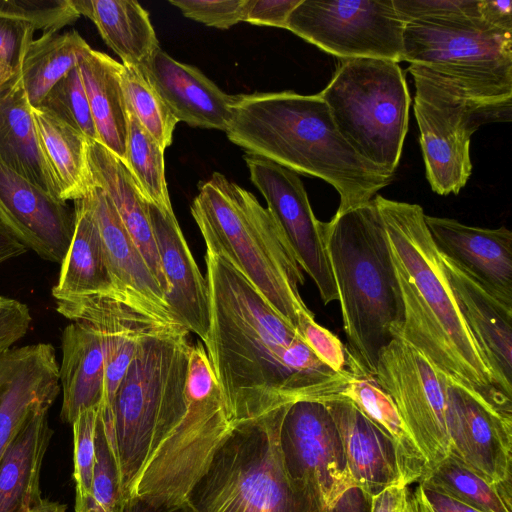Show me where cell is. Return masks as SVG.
<instances>
[{
    "mask_svg": "<svg viewBox=\"0 0 512 512\" xmlns=\"http://www.w3.org/2000/svg\"><path fill=\"white\" fill-rule=\"evenodd\" d=\"M205 349L235 421L302 400L333 398L346 380L322 363L248 278L206 248Z\"/></svg>",
    "mask_w": 512,
    "mask_h": 512,
    "instance_id": "6da1fadb",
    "label": "cell"
},
{
    "mask_svg": "<svg viewBox=\"0 0 512 512\" xmlns=\"http://www.w3.org/2000/svg\"><path fill=\"white\" fill-rule=\"evenodd\" d=\"M398 281L404 322L397 336L438 371L478 394L512 420V398L495 379L468 329L422 207L376 195Z\"/></svg>",
    "mask_w": 512,
    "mask_h": 512,
    "instance_id": "7a4b0ae2",
    "label": "cell"
},
{
    "mask_svg": "<svg viewBox=\"0 0 512 512\" xmlns=\"http://www.w3.org/2000/svg\"><path fill=\"white\" fill-rule=\"evenodd\" d=\"M225 132L247 154L332 185L340 196L337 212L371 201L393 181L394 174L362 158L342 137L319 93L235 95Z\"/></svg>",
    "mask_w": 512,
    "mask_h": 512,
    "instance_id": "3957f363",
    "label": "cell"
},
{
    "mask_svg": "<svg viewBox=\"0 0 512 512\" xmlns=\"http://www.w3.org/2000/svg\"><path fill=\"white\" fill-rule=\"evenodd\" d=\"M322 236L340 302L348 350L374 375L379 354L404 322L386 230L371 201L322 222Z\"/></svg>",
    "mask_w": 512,
    "mask_h": 512,
    "instance_id": "277c9868",
    "label": "cell"
},
{
    "mask_svg": "<svg viewBox=\"0 0 512 512\" xmlns=\"http://www.w3.org/2000/svg\"><path fill=\"white\" fill-rule=\"evenodd\" d=\"M189 333L182 326L144 333L110 410L101 405L125 496L186 412Z\"/></svg>",
    "mask_w": 512,
    "mask_h": 512,
    "instance_id": "5b68a950",
    "label": "cell"
},
{
    "mask_svg": "<svg viewBox=\"0 0 512 512\" xmlns=\"http://www.w3.org/2000/svg\"><path fill=\"white\" fill-rule=\"evenodd\" d=\"M198 189L191 214L206 248L226 256L296 329L299 316L311 312L299 290L305 278L270 212L219 172Z\"/></svg>",
    "mask_w": 512,
    "mask_h": 512,
    "instance_id": "8992f818",
    "label": "cell"
},
{
    "mask_svg": "<svg viewBox=\"0 0 512 512\" xmlns=\"http://www.w3.org/2000/svg\"><path fill=\"white\" fill-rule=\"evenodd\" d=\"M288 406L234 422L187 494L196 512H328L285 470L279 429Z\"/></svg>",
    "mask_w": 512,
    "mask_h": 512,
    "instance_id": "52a82bcc",
    "label": "cell"
},
{
    "mask_svg": "<svg viewBox=\"0 0 512 512\" xmlns=\"http://www.w3.org/2000/svg\"><path fill=\"white\" fill-rule=\"evenodd\" d=\"M402 61L462 98L512 104V33L481 18L405 23Z\"/></svg>",
    "mask_w": 512,
    "mask_h": 512,
    "instance_id": "ba28073f",
    "label": "cell"
},
{
    "mask_svg": "<svg viewBox=\"0 0 512 512\" xmlns=\"http://www.w3.org/2000/svg\"><path fill=\"white\" fill-rule=\"evenodd\" d=\"M319 95L348 144L371 164L394 174L408 131L411 102L399 63L340 59Z\"/></svg>",
    "mask_w": 512,
    "mask_h": 512,
    "instance_id": "9c48e42d",
    "label": "cell"
},
{
    "mask_svg": "<svg viewBox=\"0 0 512 512\" xmlns=\"http://www.w3.org/2000/svg\"><path fill=\"white\" fill-rule=\"evenodd\" d=\"M186 401L179 424L153 452L126 496L154 504L185 502L235 422L202 342L190 351Z\"/></svg>",
    "mask_w": 512,
    "mask_h": 512,
    "instance_id": "30bf717a",
    "label": "cell"
},
{
    "mask_svg": "<svg viewBox=\"0 0 512 512\" xmlns=\"http://www.w3.org/2000/svg\"><path fill=\"white\" fill-rule=\"evenodd\" d=\"M414 114L426 178L439 195L458 194L472 172L470 140L481 125L510 122L512 104L464 99L416 72Z\"/></svg>",
    "mask_w": 512,
    "mask_h": 512,
    "instance_id": "8fae6325",
    "label": "cell"
},
{
    "mask_svg": "<svg viewBox=\"0 0 512 512\" xmlns=\"http://www.w3.org/2000/svg\"><path fill=\"white\" fill-rule=\"evenodd\" d=\"M404 26L392 0H301L286 29L340 59L400 63Z\"/></svg>",
    "mask_w": 512,
    "mask_h": 512,
    "instance_id": "7c38bea8",
    "label": "cell"
},
{
    "mask_svg": "<svg viewBox=\"0 0 512 512\" xmlns=\"http://www.w3.org/2000/svg\"><path fill=\"white\" fill-rule=\"evenodd\" d=\"M374 376L394 401L427 469L436 465L449 452L446 375L402 337L395 336L380 352Z\"/></svg>",
    "mask_w": 512,
    "mask_h": 512,
    "instance_id": "4fadbf2b",
    "label": "cell"
},
{
    "mask_svg": "<svg viewBox=\"0 0 512 512\" xmlns=\"http://www.w3.org/2000/svg\"><path fill=\"white\" fill-rule=\"evenodd\" d=\"M279 446L289 477L317 492L327 509L353 484L340 433L323 402L290 404L281 420Z\"/></svg>",
    "mask_w": 512,
    "mask_h": 512,
    "instance_id": "5bb4252c",
    "label": "cell"
},
{
    "mask_svg": "<svg viewBox=\"0 0 512 512\" xmlns=\"http://www.w3.org/2000/svg\"><path fill=\"white\" fill-rule=\"evenodd\" d=\"M250 179L261 192L267 210L283 232L295 258L313 280L324 304L338 293L322 236V221L314 215L298 174L271 160L245 154Z\"/></svg>",
    "mask_w": 512,
    "mask_h": 512,
    "instance_id": "9a60e30c",
    "label": "cell"
},
{
    "mask_svg": "<svg viewBox=\"0 0 512 512\" xmlns=\"http://www.w3.org/2000/svg\"><path fill=\"white\" fill-rule=\"evenodd\" d=\"M449 452L494 485L512 480V420L478 394L445 377Z\"/></svg>",
    "mask_w": 512,
    "mask_h": 512,
    "instance_id": "2e32d148",
    "label": "cell"
},
{
    "mask_svg": "<svg viewBox=\"0 0 512 512\" xmlns=\"http://www.w3.org/2000/svg\"><path fill=\"white\" fill-rule=\"evenodd\" d=\"M86 197L98 226L106 263L121 303L159 325L182 326L108 195L95 186Z\"/></svg>",
    "mask_w": 512,
    "mask_h": 512,
    "instance_id": "e0dca14e",
    "label": "cell"
},
{
    "mask_svg": "<svg viewBox=\"0 0 512 512\" xmlns=\"http://www.w3.org/2000/svg\"><path fill=\"white\" fill-rule=\"evenodd\" d=\"M0 222L44 260L61 264L74 233V212L0 162Z\"/></svg>",
    "mask_w": 512,
    "mask_h": 512,
    "instance_id": "ac0fdd59",
    "label": "cell"
},
{
    "mask_svg": "<svg viewBox=\"0 0 512 512\" xmlns=\"http://www.w3.org/2000/svg\"><path fill=\"white\" fill-rule=\"evenodd\" d=\"M54 347L37 343L0 353V460L29 417L60 393Z\"/></svg>",
    "mask_w": 512,
    "mask_h": 512,
    "instance_id": "d6986e66",
    "label": "cell"
},
{
    "mask_svg": "<svg viewBox=\"0 0 512 512\" xmlns=\"http://www.w3.org/2000/svg\"><path fill=\"white\" fill-rule=\"evenodd\" d=\"M440 254L470 275L500 302L512 307V232L480 228L455 219L424 216Z\"/></svg>",
    "mask_w": 512,
    "mask_h": 512,
    "instance_id": "ffe728a7",
    "label": "cell"
},
{
    "mask_svg": "<svg viewBox=\"0 0 512 512\" xmlns=\"http://www.w3.org/2000/svg\"><path fill=\"white\" fill-rule=\"evenodd\" d=\"M149 218L167 282L166 301L177 320L205 343L209 330V293L175 214L148 202Z\"/></svg>",
    "mask_w": 512,
    "mask_h": 512,
    "instance_id": "44dd1931",
    "label": "cell"
},
{
    "mask_svg": "<svg viewBox=\"0 0 512 512\" xmlns=\"http://www.w3.org/2000/svg\"><path fill=\"white\" fill-rule=\"evenodd\" d=\"M323 403L340 433L353 484L371 496L394 485L411 484L400 452L388 435L350 402L331 399Z\"/></svg>",
    "mask_w": 512,
    "mask_h": 512,
    "instance_id": "7402d4cb",
    "label": "cell"
},
{
    "mask_svg": "<svg viewBox=\"0 0 512 512\" xmlns=\"http://www.w3.org/2000/svg\"><path fill=\"white\" fill-rule=\"evenodd\" d=\"M442 259L468 329L497 386L512 398V307L496 299L451 260Z\"/></svg>",
    "mask_w": 512,
    "mask_h": 512,
    "instance_id": "603a6c76",
    "label": "cell"
},
{
    "mask_svg": "<svg viewBox=\"0 0 512 512\" xmlns=\"http://www.w3.org/2000/svg\"><path fill=\"white\" fill-rule=\"evenodd\" d=\"M56 310L71 321L92 325L102 335L105 352L103 408L110 410L117 389L136 353L140 338L159 325L121 302L97 296L56 299ZM176 327V326H175Z\"/></svg>",
    "mask_w": 512,
    "mask_h": 512,
    "instance_id": "cb8c5ba5",
    "label": "cell"
},
{
    "mask_svg": "<svg viewBox=\"0 0 512 512\" xmlns=\"http://www.w3.org/2000/svg\"><path fill=\"white\" fill-rule=\"evenodd\" d=\"M140 68L178 122L226 131L235 95L226 94L198 68L176 61L161 48Z\"/></svg>",
    "mask_w": 512,
    "mask_h": 512,
    "instance_id": "d4e9b609",
    "label": "cell"
},
{
    "mask_svg": "<svg viewBox=\"0 0 512 512\" xmlns=\"http://www.w3.org/2000/svg\"><path fill=\"white\" fill-rule=\"evenodd\" d=\"M89 164L95 186L112 201L122 223L166 297L167 282L154 238L148 201L125 163L99 142H89Z\"/></svg>",
    "mask_w": 512,
    "mask_h": 512,
    "instance_id": "484cf974",
    "label": "cell"
},
{
    "mask_svg": "<svg viewBox=\"0 0 512 512\" xmlns=\"http://www.w3.org/2000/svg\"><path fill=\"white\" fill-rule=\"evenodd\" d=\"M61 349L59 382L63 398L60 418L72 425L81 412L103 402L104 342L92 325L72 321L62 332Z\"/></svg>",
    "mask_w": 512,
    "mask_h": 512,
    "instance_id": "4316f807",
    "label": "cell"
},
{
    "mask_svg": "<svg viewBox=\"0 0 512 512\" xmlns=\"http://www.w3.org/2000/svg\"><path fill=\"white\" fill-rule=\"evenodd\" d=\"M49 409L29 417L0 460V512H30L44 500L41 470L54 433Z\"/></svg>",
    "mask_w": 512,
    "mask_h": 512,
    "instance_id": "83f0119b",
    "label": "cell"
},
{
    "mask_svg": "<svg viewBox=\"0 0 512 512\" xmlns=\"http://www.w3.org/2000/svg\"><path fill=\"white\" fill-rule=\"evenodd\" d=\"M0 162L61 200L58 186L38 143L32 107L22 84L21 73L0 88Z\"/></svg>",
    "mask_w": 512,
    "mask_h": 512,
    "instance_id": "f1b7e54d",
    "label": "cell"
},
{
    "mask_svg": "<svg viewBox=\"0 0 512 512\" xmlns=\"http://www.w3.org/2000/svg\"><path fill=\"white\" fill-rule=\"evenodd\" d=\"M74 202V233L62 261L54 299L105 297L117 300L115 288L103 252L100 233L87 197Z\"/></svg>",
    "mask_w": 512,
    "mask_h": 512,
    "instance_id": "f546056e",
    "label": "cell"
},
{
    "mask_svg": "<svg viewBox=\"0 0 512 512\" xmlns=\"http://www.w3.org/2000/svg\"><path fill=\"white\" fill-rule=\"evenodd\" d=\"M122 68V63L92 48L79 63L98 142L125 162L128 110Z\"/></svg>",
    "mask_w": 512,
    "mask_h": 512,
    "instance_id": "4dcf8cb0",
    "label": "cell"
},
{
    "mask_svg": "<svg viewBox=\"0 0 512 512\" xmlns=\"http://www.w3.org/2000/svg\"><path fill=\"white\" fill-rule=\"evenodd\" d=\"M42 154L59 189L60 199L85 198L95 187L89 164V140L52 113L32 108Z\"/></svg>",
    "mask_w": 512,
    "mask_h": 512,
    "instance_id": "1f68e13d",
    "label": "cell"
},
{
    "mask_svg": "<svg viewBox=\"0 0 512 512\" xmlns=\"http://www.w3.org/2000/svg\"><path fill=\"white\" fill-rule=\"evenodd\" d=\"M80 16L91 19L123 65L144 66L160 48L148 12L128 0H71Z\"/></svg>",
    "mask_w": 512,
    "mask_h": 512,
    "instance_id": "d6a6232c",
    "label": "cell"
},
{
    "mask_svg": "<svg viewBox=\"0 0 512 512\" xmlns=\"http://www.w3.org/2000/svg\"><path fill=\"white\" fill-rule=\"evenodd\" d=\"M335 399L353 404L396 444L410 482L419 481L427 469L426 460L413 440L394 401L366 370L352 373Z\"/></svg>",
    "mask_w": 512,
    "mask_h": 512,
    "instance_id": "836d02e7",
    "label": "cell"
},
{
    "mask_svg": "<svg viewBox=\"0 0 512 512\" xmlns=\"http://www.w3.org/2000/svg\"><path fill=\"white\" fill-rule=\"evenodd\" d=\"M90 49L76 30L47 32L33 39L21 67V80L31 107H39L49 90L78 66Z\"/></svg>",
    "mask_w": 512,
    "mask_h": 512,
    "instance_id": "e575fe53",
    "label": "cell"
},
{
    "mask_svg": "<svg viewBox=\"0 0 512 512\" xmlns=\"http://www.w3.org/2000/svg\"><path fill=\"white\" fill-rule=\"evenodd\" d=\"M418 482L431 486L481 512H512V484L494 485L448 453Z\"/></svg>",
    "mask_w": 512,
    "mask_h": 512,
    "instance_id": "d590c367",
    "label": "cell"
},
{
    "mask_svg": "<svg viewBox=\"0 0 512 512\" xmlns=\"http://www.w3.org/2000/svg\"><path fill=\"white\" fill-rule=\"evenodd\" d=\"M128 110V109H127ZM165 149L128 110L125 165L148 202L172 210L165 178Z\"/></svg>",
    "mask_w": 512,
    "mask_h": 512,
    "instance_id": "8d00e7d4",
    "label": "cell"
},
{
    "mask_svg": "<svg viewBox=\"0 0 512 512\" xmlns=\"http://www.w3.org/2000/svg\"><path fill=\"white\" fill-rule=\"evenodd\" d=\"M122 85L127 109L164 149L169 147L178 120L143 70L137 66L123 65Z\"/></svg>",
    "mask_w": 512,
    "mask_h": 512,
    "instance_id": "74e56055",
    "label": "cell"
},
{
    "mask_svg": "<svg viewBox=\"0 0 512 512\" xmlns=\"http://www.w3.org/2000/svg\"><path fill=\"white\" fill-rule=\"evenodd\" d=\"M124 501L118 461L99 406L91 491L84 506L77 512H123Z\"/></svg>",
    "mask_w": 512,
    "mask_h": 512,
    "instance_id": "f35d334b",
    "label": "cell"
},
{
    "mask_svg": "<svg viewBox=\"0 0 512 512\" xmlns=\"http://www.w3.org/2000/svg\"><path fill=\"white\" fill-rule=\"evenodd\" d=\"M37 108L52 113L82 133L89 141L98 142L79 65L70 70L49 90Z\"/></svg>",
    "mask_w": 512,
    "mask_h": 512,
    "instance_id": "ab89813d",
    "label": "cell"
},
{
    "mask_svg": "<svg viewBox=\"0 0 512 512\" xmlns=\"http://www.w3.org/2000/svg\"><path fill=\"white\" fill-rule=\"evenodd\" d=\"M99 406L84 410L72 424L75 512L82 509L91 491L95 467V435Z\"/></svg>",
    "mask_w": 512,
    "mask_h": 512,
    "instance_id": "60d3db41",
    "label": "cell"
},
{
    "mask_svg": "<svg viewBox=\"0 0 512 512\" xmlns=\"http://www.w3.org/2000/svg\"><path fill=\"white\" fill-rule=\"evenodd\" d=\"M0 15L27 22L43 33L58 32L80 17L71 0H0Z\"/></svg>",
    "mask_w": 512,
    "mask_h": 512,
    "instance_id": "b9f144b4",
    "label": "cell"
},
{
    "mask_svg": "<svg viewBox=\"0 0 512 512\" xmlns=\"http://www.w3.org/2000/svg\"><path fill=\"white\" fill-rule=\"evenodd\" d=\"M296 330L317 358L332 371L346 373L363 368L336 335L315 321L312 312L299 316Z\"/></svg>",
    "mask_w": 512,
    "mask_h": 512,
    "instance_id": "7bdbcfd3",
    "label": "cell"
},
{
    "mask_svg": "<svg viewBox=\"0 0 512 512\" xmlns=\"http://www.w3.org/2000/svg\"><path fill=\"white\" fill-rule=\"evenodd\" d=\"M404 23L451 22L481 18L480 0H392Z\"/></svg>",
    "mask_w": 512,
    "mask_h": 512,
    "instance_id": "ee69618b",
    "label": "cell"
},
{
    "mask_svg": "<svg viewBox=\"0 0 512 512\" xmlns=\"http://www.w3.org/2000/svg\"><path fill=\"white\" fill-rule=\"evenodd\" d=\"M35 30L27 22L0 15V88L20 75Z\"/></svg>",
    "mask_w": 512,
    "mask_h": 512,
    "instance_id": "f6af8a7d",
    "label": "cell"
},
{
    "mask_svg": "<svg viewBox=\"0 0 512 512\" xmlns=\"http://www.w3.org/2000/svg\"><path fill=\"white\" fill-rule=\"evenodd\" d=\"M246 0H169L185 17L207 26L228 29L242 21Z\"/></svg>",
    "mask_w": 512,
    "mask_h": 512,
    "instance_id": "bcb514c9",
    "label": "cell"
},
{
    "mask_svg": "<svg viewBox=\"0 0 512 512\" xmlns=\"http://www.w3.org/2000/svg\"><path fill=\"white\" fill-rule=\"evenodd\" d=\"M301 0H246L242 21L257 26L285 28L288 18Z\"/></svg>",
    "mask_w": 512,
    "mask_h": 512,
    "instance_id": "7dc6e473",
    "label": "cell"
},
{
    "mask_svg": "<svg viewBox=\"0 0 512 512\" xmlns=\"http://www.w3.org/2000/svg\"><path fill=\"white\" fill-rule=\"evenodd\" d=\"M32 316L26 304L10 298L0 303V353L12 348L28 331Z\"/></svg>",
    "mask_w": 512,
    "mask_h": 512,
    "instance_id": "c3c4849f",
    "label": "cell"
},
{
    "mask_svg": "<svg viewBox=\"0 0 512 512\" xmlns=\"http://www.w3.org/2000/svg\"><path fill=\"white\" fill-rule=\"evenodd\" d=\"M414 496L419 512H481L422 482H419Z\"/></svg>",
    "mask_w": 512,
    "mask_h": 512,
    "instance_id": "681fc988",
    "label": "cell"
},
{
    "mask_svg": "<svg viewBox=\"0 0 512 512\" xmlns=\"http://www.w3.org/2000/svg\"><path fill=\"white\" fill-rule=\"evenodd\" d=\"M371 512H419L409 485H394L372 496Z\"/></svg>",
    "mask_w": 512,
    "mask_h": 512,
    "instance_id": "f907efd6",
    "label": "cell"
},
{
    "mask_svg": "<svg viewBox=\"0 0 512 512\" xmlns=\"http://www.w3.org/2000/svg\"><path fill=\"white\" fill-rule=\"evenodd\" d=\"M482 20L490 27L512 33V2L510 0H480Z\"/></svg>",
    "mask_w": 512,
    "mask_h": 512,
    "instance_id": "816d5d0a",
    "label": "cell"
},
{
    "mask_svg": "<svg viewBox=\"0 0 512 512\" xmlns=\"http://www.w3.org/2000/svg\"><path fill=\"white\" fill-rule=\"evenodd\" d=\"M372 496L361 487L348 486L327 509L328 512H371Z\"/></svg>",
    "mask_w": 512,
    "mask_h": 512,
    "instance_id": "f5cc1de1",
    "label": "cell"
},
{
    "mask_svg": "<svg viewBox=\"0 0 512 512\" xmlns=\"http://www.w3.org/2000/svg\"><path fill=\"white\" fill-rule=\"evenodd\" d=\"M123 512H196L186 501L164 505L148 502L137 496H126Z\"/></svg>",
    "mask_w": 512,
    "mask_h": 512,
    "instance_id": "db71d44e",
    "label": "cell"
},
{
    "mask_svg": "<svg viewBox=\"0 0 512 512\" xmlns=\"http://www.w3.org/2000/svg\"><path fill=\"white\" fill-rule=\"evenodd\" d=\"M28 249L0 222V265L24 254Z\"/></svg>",
    "mask_w": 512,
    "mask_h": 512,
    "instance_id": "11a10c76",
    "label": "cell"
},
{
    "mask_svg": "<svg viewBox=\"0 0 512 512\" xmlns=\"http://www.w3.org/2000/svg\"><path fill=\"white\" fill-rule=\"evenodd\" d=\"M30 512H67V506L60 502L44 499Z\"/></svg>",
    "mask_w": 512,
    "mask_h": 512,
    "instance_id": "9f6ffc18",
    "label": "cell"
},
{
    "mask_svg": "<svg viewBox=\"0 0 512 512\" xmlns=\"http://www.w3.org/2000/svg\"><path fill=\"white\" fill-rule=\"evenodd\" d=\"M5 297L0 295V303L4 300Z\"/></svg>",
    "mask_w": 512,
    "mask_h": 512,
    "instance_id": "6f0895ef",
    "label": "cell"
}]
</instances>
